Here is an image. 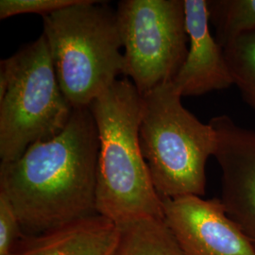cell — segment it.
Wrapping results in <instances>:
<instances>
[{
    "label": "cell",
    "instance_id": "12",
    "mask_svg": "<svg viewBox=\"0 0 255 255\" xmlns=\"http://www.w3.org/2000/svg\"><path fill=\"white\" fill-rule=\"evenodd\" d=\"M208 9L222 47L255 30V0H213L208 1Z\"/></svg>",
    "mask_w": 255,
    "mask_h": 255
},
{
    "label": "cell",
    "instance_id": "1",
    "mask_svg": "<svg viewBox=\"0 0 255 255\" xmlns=\"http://www.w3.org/2000/svg\"><path fill=\"white\" fill-rule=\"evenodd\" d=\"M99 132L91 111L73 110L64 130L0 164V192L34 236L97 215Z\"/></svg>",
    "mask_w": 255,
    "mask_h": 255
},
{
    "label": "cell",
    "instance_id": "5",
    "mask_svg": "<svg viewBox=\"0 0 255 255\" xmlns=\"http://www.w3.org/2000/svg\"><path fill=\"white\" fill-rule=\"evenodd\" d=\"M72 113L43 33L0 62L1 163L14 162L31 145L60 134Z\"/></svg>",
    "mask_w": 255,
    "mask_h": 255
},
{
    "label": "cell",
    "instance_id": "11",
    "mask_svg": "<svg viewBox=\"0 0 255 255\" xmlns=\"http://www.w3.org/2000/svg\"><path fill=\"white\" fill-rule=\"evenodd\" d=\"M116 255H185L164 219L142 217L117 224Z\"/></svg>",
    "mask_w": 255,
    "mask_h": 255
},
{
    "label": "cell",
    "instance_id": "14",
    "mask_svg": "<svg viewBox=\"0 0 255 255\" xmlns=\"http://www.w3.org/2000/svg\"><path fill=\"white\" fill-rule=\"evenodd\" d=\"M82 0H1L0 19L18 14L38 13L43 17L57 10L68 8Z\"/></svg>",
    "mask_w": 255,
    "mask_h": 255
},
{
    "label": "cell",
    "instance_id": "7",
    "mask_svg": "<svg viewBox=\"0 0 255 255\" xmlns=\"http://www.w3.org/2000/svg\"><path fill=\"white\" fill-rule=\"evenodd\" d=\"M162 201L164 220L185 255H255L220 199L189 195Z\"/></svg>",
    "mask_w": 255,
    "mask_h": 255
},
{
    "label": "cell",
    "instance_id": "4",
    "mask_svg": "<svg viewBox=\"0 0 255 255\" xmlns=\"http://www.w3.org/2000/svg\"><path fill=\"white\" fill-rule=\"evenodd\" d=\"M182 94L168 82L142 96L139 143L161 199L203 196L205 165L218 136L182 104Z\"/></svg>",
    "mask_w": 255,
    "mask_h": 255
},
{
    "label": "cell",
    "instance_id": "2",
    "mask_svg": "<svg viewBox=\"0 0 255 255\" xmlns=\"http://www.w3.org/2000/svg\"><path fill=\"white\" fill-rule=\"evenodd\" d=\"M100 149L97 172L99 215L116 224L142 217L164 219L139 143L142 96L127 78L118 80L89 106Z\"/></svg>",
    "mask_w": 255,
    "mask_h": 255
},
{
    "label": "cell",
    "instance_id": "10",
    "mask_svg": "<svg viewBox=\"0 0 255 255\" xmlns=\"http://www.w3.org/2000/svg\"><path fill=\"white\" fill-rule=\"evenodd\" d=\"M119 230L94 215L34 236H23L9 255H116Z\"/></svg>",
    "mask_w": 255,
    "mask_h": 255
},
{
    "label": "cell",
    "instance_id": "8",
    "mask_svg": "<svg viewBox=\"0 0 255 255\" xmlns=\"http://www.w3.org/2000/svg\"><path fill=\"white\" fill-rule=\"evenodd\" d=\"M221 168V198L226 212L255 249V131L227 116L211 119Z\"/></svg>",
    "mask_w": 255,
    "mask_h": 255
},
{
    "label": "cell",
    "instance_id": "13",
    "mask_svg": "<svg viewBox=\"0 0 255 255\" xmlns=\"http://www.w3.org/2000/svg\"><path fill=\"white\" fill-rule=\"evenodd\" d=\"M223 49L234 84L255 109V30L238 37Z\"/></svg>",
    "mask_w": 255,
    "mask_h": 255
},
{
    "label": "cell",
    "instance_id": "9",
    "mask_svg": "<svg viewBox=\"0 0 255 255\" xmlns=\"http://www.w3.org/2000/svg\"><path fill=\"white\" fill-rule=\"evenodd\" d=\"M189 47L185 61L172 82L182 97L201 96L234 84L223 47L210 30L206 0H184Z\"/></svg>",
    "mask_w": 255,
    "mask_h": 255
},
{
    "label": "cell",
    "instance_id": "6",
    "mask_svg": "<svg viewBox=\"0 0 255 255\" xmlns=\"http://www.w3.org/2000/svg\"><path fill=\"white\" fill-rule=\"evenodd\" d=\"M117 16L122 74L141 96L172 82L188 52L184 0H122Z\"/></svg>",
    "mask_w": 255,
    "mask_h": 255
},
{
    "label": "cell",
    "instance_id": "3",
    "mask_svg": "<svg viewBox=\"0 0 255 255\" xmlns=\"http://www.w3.org/2000/svg\"><path fill=\"white\" fill-rule=\"evenodd\" d=\"M43 24L65 98L73 110L88 108L123 72L117 11L101 1L82 0L44 16Z\"/></svg>",
    "mask_w": 255,
    "mask_h": 255
},
{
    "label": "cell",
    "instance_id": "15",
    "mask_svg": "<svg viewBox=\"0 0 255 255\" xmlns=\"http://www.w3.org/2000/svg\"><path fill=\"white\" fill-rule=\"evenodd\" d=\"M23 236L15 210L8 197L0 192V255H9Z\"/></svg>",
    "mask_w": 255,
    "mask_h": 255
}]
</instances>
